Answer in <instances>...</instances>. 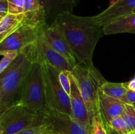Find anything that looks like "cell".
I'll return each mask as SVG.
<instances>
[{
  "label": "cell",
  "instance_id": "obj_29",
  "mask_svg": "<svg viewBox=\"0 0 135 134\" xmlns=\"http://www.w3.org/2000/svg\"><path fill=\"white\" fill-rule=\"evenodd\" d=\"M120 0H109V5H108V7H111L113 6L115 4H116L117 3H118Z\"/></svg>",
  "mask_w": 135,
  "mask_h": 134
},
{
  "label": "cell",
  "instance_id": "obj_32",
  "mask_svg": "<svg viewBox=\"0 0 135 134\" xmlns=\"http://www.w3.org/2000/svg\"><path fill=\"white\" fill-rule=\"evenodd\" d=\"M133 105V107H134V110H135V103H134V104H133V105Z\"/></svg>",
  "mask_w": 135,
  "mask_h": 134
},
{
  "label": "cell",
  "instance_id": "obj_23",
  "mask_svg": "<svg viewBox=\"0 0 135 134\" xmlns=\"http://www.w3.org/2000/svg\"><path fill=\"white\" fill-rule=\"evenodd\" d=\"M71 72L70 71L61 70L59 74V82L68 95H69L71 92V81H70Z\"/></svg>",
  "mask_w": 135,
  "mask_h": 134
},
{
  "label": "cell",
  "instance_id": "obj_17",
  "mask_svg": "<svg viewBox=\"0 0 135 134\" xmlns=\"http://www.w3.org/2000/svg\"><path fill=\"white\" fill-rule=\"evenodd\" d=\"M23 14L8 13L0 22V42L22 26Z\"/></svg>",
  "mask_w": 135,
  "mask_h": 134
},
{
  "label": "cell",
  "instance_id": "obj_8",
  "mask_svg": "<svg viewBox=\"0 0 135 134\" xmlns=\"http://www.w3.org/2000/svg\"><path fill=\"white\" fill-rule=\"evenodd\" d=\"M41 123L47 134H91L71 116L50 110L42 117Z\"/></svg>",
  "mask_w": 135,
  "mask_h": 134
},
{
  "label": "cell",
  "instance_id": "obj_10",
  "mask_svg": "<svg viewBox=\"0 0 135 134\" xmlns=\"http://www.w3.org/2000/svg\"><path fill=\"white\" fill-rule=\"evenodd\" d=\"M32 55L44 60L47 64L61 70L71 72V66L68 61L62 55L54 51L40 36L34 44L28 47Z\"/></svg>",
  "mask_w": 135,
  "mask_h": 134
},
{
  "label": "cell",
  "instance_id": "obj_33",
  "mask_svg": "<svg viewBox=\"0 0 135 134\" xmlns=\"http://www.w3.org/2000/svg\"><path fill=\"white\" fill-rule=\"evenodd\" d=\"M131 134H135V133H132Z\"/></svg>",
  "mask_w": 135,
  "mask_h": 134
},
{
  "label": "cell",
  "instance_id": "obj_3",
  "mask_svg": "<svg viewBox=\"0 0 135 134\" xmlns=\"http://www.w3.org/2000/svg\"><path fill=\"white\" fill-rule=\"evenodd\" d=\"M31 56L32 63L19 102L30 112L42 117L50 110L46 97L43 67L39 60Z\"/></svg>",
  "mask_w": 135,
  "mask_h": 134
},
{
  "label": "cell",
  "instance_id": "obj_6",
  "mask_svg": "<svg viewBox=\"0 0 135 134\" xmlns=\"http://www.w3.org/2000/svg\"><path fill=\"white\" fill-rule=\"evenodd\" d=\"M42 117L18 102L4 110L0 116V134H16L41 123Z\"/></svg>",
  "mask_w": 135,
  "mask_h": 134
},
{
  "label": "cell",
  "instance_id": "obj_27",
  "mask_svg": "<svg viewBox=\"0 0 135 134\" xmlns=\"http://www.w3.org/2000/svg\"><path fill=\"white\" fill-rule=\"evenodd\" d=\"M8 14L7 0H0V16L5 17Z\"/></svg>",
  "mask_w": 135,
  "mask_h": 134
},
{
  "label": "cell",
  "instance_id": "obj_34",
  "mask_svg": "<svg viewBox=\"0 0 135 134\" xmlns=\"http://www.w3.org/2000/svg\"><path fill=\"white\" fill-rule=\"evenodd\" d=\"M91 134H92V133H91Z\"/></svg>",
  "mask_w": 135,
  "mask_h": 134
},
{
  "label": "cell",
  "instance_id": "obj_28",
  "mask_svg": "<svg viewBox=\"0 0 135 134\" xmlns=\"http://www.w3.org/2000/svg\"><path fill=\"white\" fill-rule=\"evenodd\" d=\"M127 85L128 89L135 91V76L129 82H127Z\"/></svg>",
  "mask_w": 135,
  "mask_h": 134
},
{
  "label": "cell",
  "instance_id": "obj_20",
  "mask_svg": "<svg viewBox=\"0 0 135 134\" xmlns=\"http://www.w3.org/2000/svg\"><path fill=\"white\" fill-rule=\"evenodd\" d=\"M121 116L126 122L131 133H135V110L133 105L125 104Z\"/></svg>",
  "mask_w": 135,
  "mask_h": 134
},
{
  "label": "cell",
  "instance_id": "obj_18",
  "mask_svg": "<svg viewBox=\"0 0 135 134\" xmlns=\"http://www.w3.org/2000/svg\"><path fill=\"white\" fill-rule=\"evenodd\" d=\"M128 90L127 83H114L105 81L100 87V91L103 93L120 101Z\"/></svg>",
  "mask_w": 135,
  "mask_h": 134
},
{
  "label": "cell",
  "instance_id": "obj_19",
  "mask_svg": "<svg viewBox=\"0 0 135 134\" xmlns=\"http://www.w3.org/2000/svg\"><path fill=\"white\" fill-rule=\"evenodd\" d=\"M105 127H109L118 134H131L130 129L121 116L113 118Z\"/></svg>",
  "mask_w": 135,
  "mask_h": 134
},
{
  "label": "cell",
  "instance_id": "obj_4",
  "mask_svg": "<svg viewBox=\"0 0 135 134\" xmlns=\"http://www.w3.org/2000/svg\"><path fill=\"white\" fill-rule=\"evenodd\" d=\"M82 97L85 102L91 119L98 114V97L100 87L105 80L96 69H89L84 64L77 63L71 70Z\"/></svg>",
  "mask_w": 135,
  "mask_h": 134
},
{
  "label": "cell",
  "instance_id": "obj_25",
  "mask_svg": "<svg viewBox=\"0 0 135 134\" xmlns=\"http://www.w3.org/2000/svg\"><path fill=\"white\" fill-rule=\"evenodd\" d=\"M16 134H47L46 130L42 123L37 126H34L30 128L26 129L23 131Z\"/></svg>",
  "mask_w": 135,
  "mask_h": 134
},
{
  "label": "cell",
  "instance_id": "obj_7",
  "mask_svg": "<svg viewBox=\"0 0 135 134\" xmlns=\"http://www.w3.org/2000/svg\"><path fill=\"white\" fill-rule=\"evenodd\" d=\"M42 27L22 24L18 29L0 42V55L19 53L34 44L40 36Z\"/></svg>",
  "mask_w": 135,
  "mask_h": 134
},
{
  "label": "cell",
  "instance_id": "obj_2",
  "mask_svg": "<svg viewBox=\"0 0 135 134\" xmlns=\"http://www.w3.org/2000/svg\"><path fill=\"white\" fill-rule=\"evenodd\" d=\"M32 63V56L26 48L0 74V109L19 102Z\"/></svg>",
  "mask_w": 135,
  "mask_h": 134
},
{
  "label": "cell",
  "instance_id": "obj_13",
  "mask_svg": "<svg viewBox=\"0 0 135 134\" xmlns=\"http://www.w3.org/2000/svg\"><path fill=\"white\" fill-rule=\"evenodd\" d=\"M125 104L117 99L106 95L100 91L98 97V115L104 126L113 118L121 116Z\"/></svg>",
  "mask_w": 135,
  "mask_h": 134
},
{
  "label": "cell",
  "instance_id": "obj_24",
  "mask_svg": "<svg viewBox=\"0 0 135 134\" xmlns=\"http://www.w3.org/2000/svg\"><path fill=\"white\" fill-rule=\"evenodd\" d=\"M18 54V53H9L3 55V57L0 60V74L10 65Z\"/></svg>",
  "mask_w": 135,
  "mask_h": 134
},
{
  "label": "cell",
  "instance_id": "obj_9",
  "mask_svg": "<svg viewBox=\"0 0 135 134\" xmlns=\"http://www.w3.org/2000/svg\"><path fill=\"white\" fill-rule=\"evenodd\" d=\"M42 39L56 52L68 61L71 69L77 64L75 55L67 40L55 22L50 26L45 25L41 32Z\"/></svg>",
  "mask_w": 135,
  "mask_h": 134
},
{
  "label": "cell",
  "instance_id": "obj_15",
  "mask_svg": "<svg viewBox=\"0 0 135 134\" xmlns=\"http://www.w3.org/2000/svg\"><path fill=\"white\" fill-rule=\"evenodd\" d=\"M22 24L42 27L46 24L44 8L38 0H24Z\"/></svg>",
  "mask_w": 135,
  "mask_h": 134
},
{
  "label": "cell",
  "instance_id": "obj_5",
  "mask_svg": "<svg viewBox=\"0 0 135 134\" xmlns=\"http://www.w3.org/2000/svg\"><path fill=\"white\" fill-rule=\"evenodd\" d=\"M30 55H32V54L30 53ZM32 56L39 60L42 63L44 75L46 97L50 109L71 116L69 95L66 93L59 82V74L61 70L47 64L44 60L33 55Z\"/></svg>",
  "mask_w": 135,
  "mask_h": 134
},
{
  "label": "cell",
  "instance_id": "obj_30",
  "mask_svg": "<svg viewBox=\"0 0 135 134\" xmlns=\"http://www.w3.org/2000/svg\"><path fill=\"white\" fill-rule=\"evenodd\" d=\"M5 110H6V109H0V116H1V115L2 114V113Z\"/></svg>",
  "mask_w": 135,
  "mask_h": 134
},
{
  "label": "cell",
  "instance_id": "obj_22",
  "mask_svg": "<svg viewBox=\"0 0 135 134\" xmlns=\"http://www.w3.org/2000/svg\"><path fill=\"white\" fill-rule=\"evenodd\" d=\"M8 13L21 14L23 13L24 0H7Z\"/></svg>",
  "mask_w": 135,
  "mask_h": 134
},
{
  "label": "cell",
  "instance_id": "obj_31",
  "mask_svg": "<svg viewBox=\"0 0 135 134\" xmlns=\"http://www.w3.org/2000/svg\"><path fill=\"white\" fill-rule=\"evenodd\" d=\"M2 18H3V17L0 16V22H1V19H2Z\"/></svg>",
  "mask_w": 135,
  "mask_h": 134
},
{
  "label": "cell",
  "instance_id": "obj_11",
  "mask_svg": "<svg viewBox=\"0 0 135 134\" xmlns=\"http://www.w3.org/2000/svg\"><path fill=\"white\" fill-rule=\"evenodd\" d=\"M71 81V92L69 97L71 101V118H73L83 127L91 131L92 129V119L88 111L85 102L82 97L76 81L73 76L70 74Z\"/></svg>",
  "mask_w": 135,
  "mask_h": 134
},
{
  "label": "cell",
  "instance_id": "obj_1",
  "mask_svg": "<svg viewBox=\"0 0 135 134\" xmlns=\"http://www.w3.org/2000/svg\"><path fill=\"white\" fill-rule=\"evenodd\" d=\"M54 22L61 30L79 63L94 69L92 61L96 44L104 35L94 17H80L72 13L59 16Z\"/></svg>",
  "mask_w": 135,
  "mask_h": 134
},
{
  "label": "cell",
  "instance_id": "obj_14",
  "mask_svg": "<svg viewBox=\"0 0 135 134\" xmlns=\"http://www.w3.org/2000/svg\"><path fill=\"white\" fill-rule=\"evenodd\" d=\"M44 8L46 24L50 26L59 16L72 13L79 0H38Z\"/></svg>",
  "mask_w": 135,
  "mask_h": 134
},
{
  "label": "cell",
  "instance_id": "obj_21",
  "mask_svg": "<svg viewBox=\"0 0 135 134\" xmlns=\"http://www.w3.org/2000/svg\"><path fill=\"white\" fill-rule=\"evenodd\" d=\"M91 133L92 134H108L105 126L98 114L94 116L92 119Z\"/></svg>",
  "mask_w": 135,
  "mask_h": 134
},
{
  "label": "cell",
  "instance_id": "obj_16",
  "mask_svg": "<svg viewBox=\"0 0 135 134\" xmlns=\"http://www.w3.org/2000/svg\"><path fill=\"white\" fill-rule=\"evenodd\" d=\"M102 28L104 35L121 33L135 34V13H132L123 16Z\"/></svg>",
  "mask_w": 135,
  "mask_h": 134
},
{
  "label": "cell",
  "instance_id": "obj_12",
  "mask_svg": "<svg viewBox=\"0 0 135 134\" xmlns=\"http://www.w3.org/2000/svg\"><path fill=\"white\" fill-rule=\"evenodd\" d=\"M135 9V0H120L118 3L96 16H93L94 22L104 27L108 24L132 13Z\"/></svg>",
  "mask_w": 135,
  "mask_h": 134
},
{
  "label": "cell",
  "instance_id": "obj_26",
  "mask_svg": "<svg viewBox=\"0 0 135 134\" xmlns=\"http://www.w3.org/2000/svg\"><path fill=\"white\" fill-rule=\"evenodd\" d=\"M121 101H122L125 104L131 105H133L135 103V91L129 89L125 95L121 100Z\"/></svg>",
  "mask_w": 135,
  "mask_h": 134
}]
</instances>
